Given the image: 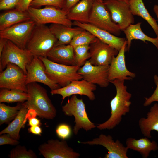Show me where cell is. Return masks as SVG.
Instances as JSON below:
<instances>
[{
	"label": "cell",
	"mask_w": 158,
	"mask_h": 158,
	"mask_svg": "<svg viewBox=\"0 0 158 158\" xmlns=\"http://www.w3.org/2000/svg\"><path fill=\"white\" fill-rule=\"evenodd\" d=\"M98 39L90 32L84 30L75 36L70 44L73 47L91 44L96 41Z\"/></svg>",
	"instance_id": "obj_31"
},
{
	"label": "cell",
	"mask_w": 158,
	"mask_h": 158,
	"mask_svg": "<svg viewBox=\"0 0 158 158\" xmlns=\"http://www.w3.org/2000/svg\"><path fill=\"white\" fill-rule=\"evenodd\" d=\"M126 144L128 149L138 152L144 158H148L151 151L158 149V145L156 141H151L146 137L138 140L131 137L128 138Z\"/></svg>",
	"instance_id": "obj_23"
},
{
	"label": "cell",
	"mask_w": 158,
	"mask_h": 158,
	"mask_svg": "<svg viewBox=\"0 0 158 158\" xmlns=\"http://www.w3.org/2000/svg\"><path fill=\"white\" fill-rule=\"evenodd\" d=\"M73 47L76 65L81 67L90 58V45L78 46Z\"/></svg>",
	"instance_id": "obj_32"
},
{
	"label": "cell",
	"mask_w": 158,
	"mask_h": 158,
	"mask_svg": "<svg viewBox=\"0 0 158 158\" xmlns=\"http://www.w3.org/2000/svg\"><path fill=\"white\" fill-rule=\"evenodd\" d=\"M49 28L57 39L55 46L69 44L75 36L85 30L79 27H72L59 24L51 23Z\"/></svg>",
	"instance_id": "obj_21"
},
{
	"label": "cell",
	"mask_w": 158,
	"mask_h": 158,
	"mask_svg": "<svg viewBox=\"0 0 158 158\" xmlns=\"http://www.w3.org/2000/svg\"><path fill=\"white\" fill-rule=\"evenodd\" d=\"M28 97L22 103L28 109H32L40 117L53 120L56 115V110L49 99L46 90L37 82L26 85Z\"/></svg>",
	"instance_id": "obj_2"
},
{
	"label": "cell",
	"mask_w": 158,
	"mask_h": 158,
	"mask_svg": "<svg viewBox=\"0 0 158 158\" xmlns=\"http://www.w3.org/2000/svg\"><path fill=\"white\" fill-rule=\"evenodd\" d=\"M119 0L124 1L128 3H129V0Z\"/></svg>",
	"instance_id": "obj_46"
},
{
	"label": "cell",
	"mask_w": 158,
	"mask_h": 158,
	"mask_svg": "<svg viewBox=\"0 0 158 158\" xmlns=\"http://www.w3.org/2000/svg\"><path fill=\"white\" fill-rule=\"evenodd\" d=\"M39 57L44 64L45 73L48 78L61 87L67 85L73 80L82 79L78 73L80 67L56 63L47 57Z\"/></svg>",
	"instance_id": "obj_4"
},
{
	"label": "cell",
	"mask_w": 158,
	"mask_h": 158,
	"mask_svg": "<svg viewBox=\"0 0 158 158\" xmlns=\"http://www.w3.org/2000/svg\"><path fill=\"white\" fill-rule=\"evenodd\" d=\"M28 130L30 133L39 136H41L42 133V129L39 126H30Z\"/></svg>",
	"instance_id": "obj_41"
},
{
	"label": "cell",
	"mask_w": 158,
	"mask_h": 158,
	"mask_svg": "<svg viewBox=\"0 0 158 158\" xmlns=\"http://www.w3.org/2000/svg\"><path fill=\"white\" fill-rule=\"evenodd\" d=\"M26 85L31 83L39 82L47 85L51 90L61 87L48 78L45 73L44 64L39 57L33 56L31 62L26 65Z\"/></svg>",
	"instance_id": "obj_16"
},
{
	"label": "cell",
	"mask_w": 158,
	"mask_h": 158,
	"mask_svg": "<svg viewBox=\"0 0 158 158\" xmlns=\"http://www.w3.org/2000/svg\"><path fill=\"white\" fill-rule=\"evenodd\" d=\"M33 56L26 49L19 48L8 40L0 56V72L8 63H11L18 66L26 74V66L31 62Z\"/></svg>",
	"instance_id": "obj_7"
},
{
	"label": "cell",
	"mask_w": 158,
	"mask_h": 158,
	"mask_svg": "<svg viewBox=\"0 0 158 158\" xmlns=\"http://www.w3.org/2000/svg\"><path fill=\"white\" fill-rule=\"evenodd\" d=\"M28 125L30 126H40L42 125L41 120L35 117L28 119Z\"/></svg>",
	"instance_id": "obj_42"
},
{
	"label": "cell",
	"mask_w": 158,
	"mask_h": 158,
	"mask_svg": "<svg viewBox=\"0 0 158 158\" xmlns=\"http://www.w3.org/2000/svg\"><path fill=\"white\" fill-rule=\"evenodd\" d=\"M109 65L96 66L91 64L87 60L78 71L82 79L102 87H107L110 81L108 79Z\"/></svg>",
	"instance_id": "obj_13"
},
{
	"label": "cell",
	"mask_w": 158,
	"mask_h": 158,
	"mask_svg": "<svg viewBox=\"0 0 158 158\" xmlns=\"http://www.w3.org/2000/svg\"><path fill=\"white\" fill-rule=\"evenodd\" d=\"M124 80L115 79L110 81L115 86L116 93L111 100V115L106 121L98 124L96 127L100 130L112 129L121 122L122 116L128 113L131 104L132 94L128 92Z\"/></svg>",
	"instance_id": "obj_1"
},
{
	"label": "cell",
	"mask_w": 158,
	"mask_h": 158,
	"mask_svg": "<svg viewBox=\"0 0 158 158\" xmlns=\"http://www.w3.org/2000/svg\"><path fill=\"white\" fill-rule=\"evenodd\" d=\"M26 11L36 24H59L69 27L73 25V23L67 16L68 12L63 9L51 6H46L42 8L30 6Z\"/></svg>",
	"instance_id": "obj_6"
},
{
	"label": "cell",
	"mask_w": 158,
	"mask_h": 158,
	"mask_svg": "<svg viewBox=\"0 0 158 158\" xmlns=\"http://www.w3.org/2000/svg\"><path fill=\"white\" fill-rule=\"evenodd\" d=\"M26 74L17 65L8 63L0 73V88L16 89L27 93Z\"/></svg>",
	"instance_id": "obj_10"
},
{
	"label": "cell",
	"mask_w": 158,
	"mask_h": 158,
	"mask_svg": "<svg viewBox=\"0 0 158 158\" xmlns=\"http://www.w3.org/2000/svg\"><path fill=\"white\" fill-rule=\"evenodd\" d=\"M88 23L117 36H119L121 33V31L119 26L113 21L103 2L95 0Z\"/></svg>",
	"instance_id": "obj_8"
},
{
	"label": "cell",
	"mask_w": 158,
	"mask_h": 158,
	"mask_svg": "<svg viewBox=\"0 0 158 158\" xmlns=\"http://www.w3.org/2000/svg\"><path fill=\"white\" fill-rule=\"evenodd\" d=\"M22 103L18 102L15 106H7L4 103H0V125L9 123L13 120L22 106Z\"/></svg>",
	"instance_id": "obj_30"
},
{
	"label": "cell",
	"mask_w": 158,
	"mask_h": 158,
	"mask_svg": "<svg viewBox=\"0 0 158 158\" xmlns=\"http://www.w3.org/2000/svg\"><path fill=\"white\" fill-rule=\"evenodd\" d=\"M57 41L49 27L36 23L27 43L26 49L33 56L47 57Z\"/></svg>",
	"instance_id": "obj_3"
},
{
	"label": "cell",
	"mask_w": 158,
	"mask_h": 158,
	"mask_svg": "<svg viewBox=\"0 0 158 158\" xmlns=\"http://www.w3.org/2000/svg\"><path fill=\"white\" fill-rule=\"evenodd\" d=\"M55 63L69 66H77L73 47L70 44L55 46L47 57Z\"/></svg>",
	"instance_id": "obj_20"
},
{
	"label": "cell",
	"mask_w": 158,
	"mask_h": 158,
	"mask_svg": "<svg viewBox=\"0 0 158 158\" xmlns=\"http://www.w3.org/2000/svg\"><path fill=\"white\" fill-rule=\"evenodd\" d=\"M22 106L18 113L13 121L8 126L0 132V134H7L14 139L19 140L20 138V132L25 125V120L28 109L22 103Z\"/></svg>",
	"instance_id": "obj_27"
},
{
	"label": "cell",
	"mask_w": 158,
	"mask_h": 158,
	"mask_svg": "<svg viewBox=\"0 0 158 158\" xmlns=\"http://www.w3.org/2000/svg\"><path fill=\"white\" fill-rule=\"evenodd\" d=\"M81 144L90 145H100L104 147L108 150L105 158H128V149L118 140L114 141L110 135L101 134L98 137L92 140L79 142Z\"/></svg>",
	"instance_id": "obj_14"
},
{
	"label": "cell",
	"mask_w": 158,
	"mask_h": 158,
	"mask_svg": "<svg viewBox=\"0 0 158 158\" xmlns=\"http://www.w3.org/2000/svg\"><path fill=\"white\" fill-rule=\"evenodd\" d=\"M127 45L126 41L109 65L108 79L110 82L115 79L131 80L136 76L135 74L129 71L126 66L125 53L126 51Z\"/></svg>",
	"instance_id": "obj_18"
},
{
	"label": "cell",
	"mask_w": 158,
	"mask_h": 158,
	"mask_svg": "<svg viewBox=\"0 0 158 158\" xmlns=\"http://www.w3.org/2000/svg\"><path fill=\"white\" fill-rule=\"evenodd\" d=\"M31 20L26 11L16 9L11 10L0 14V31L17 24Z\"/></svg>",
	"instance_id": "obj_26"
},
{
	"label": "cell",
	"mask_w": 158,
	"mask_h": 158,
	"mask_svg": "<svg viewBox=\"0 0 158 158\" xmlns=\"http://www.w3.org/2000/svg\"><path fill=\"white\" fill-rule=\"evenodd\" d=\"M7 39L3 37H0V56L1 55L4 46Z\"/></svg>",
	"instance_id": "obj_44"
},
{
	"label": "cell",
	"mask_w": 158,
	"mask_h": 158,
	"mask_svg": "<svg viewBox=\"0 0 158 158\" xmlns=\"http://www.w3.org/2000/svg\"><path fill=\"white\" fill-rule=\"evenodd\" d=\"M33 0H19L15 9L23 11H26Z\"/></svg>",
	"instance_id": "obj_39"
},
{
	"label": "cell",
	"mask_w": 158,
	"mask_h": 158,
	"mask_svg": "<svg viewBox=\"0 0 158 158\" xmlns=\"http://www.w3.org/2000/svg\"><path fill=\"white\" fill-rule=\"evenodd\" d=\"M96 89V85L82 79L73 80L65 87L51 90L50 93L52 95H60L62 96V104L66 97L76 95L86 96L90 100L94 101L96 97L93 91Z\"/></svg>",
	"instance_id": "obj_15"
},
{
	"label": "cell",
	"mask_w": 158,
	"mask_h": 158,
	"mask_svg": "<svg viewBox=\"0 0 158 158\" xmlns=\"http://www.w3.org/2000/svg\"><path fill=\"white\" fill-rule=\"evenodd\" d=\"M153 78L156 88L150 96L148 98H145V100L143 104V106L145 107L149 106L154 102H158V76L155 75Z\"/></svg>",
	"instance_id": "obj_36"
},
{
	"label": "cell",
	"mask_w": 158,
	"mask_h": 158,
	"mask_svg": "<svg viewBox=\"0 0 158 158\" xmlns=\"http://www.w3.org/2000/svg\"><path fill=\"white\" fill-rule=\"evenodd\" d=\"M37 116V113L36 111L32 109H28L26 114L24 123L25 124L27 119L28 120L32 118L36 117Z\"/></svg>",
	"instance_id": "obj_43"
},
{
	"label": "cell",
	"mask_w": 158,
	"mask_h": 158,
	"mask_svg": "<svg viewBox=\"0 0 158 158\" xmlns=\"http://www.w3.org/2000/svg\"><path fill=\"white\" fill-rule=\"evenodd\" d=\"M131 12L134 15L141 17L146 20L158 36V24L157 20L150 14L145 8L142 0H129Z\"/></svg>",
	"instance_id": "obj_28"
},
{
	"label": "cell",
	"mask_w": 158,
	"mask_h": 158,
	"mask_svg": "<svg viewBox=\"0 0 158 158\" xmlns=\"http://www.w3.org/2000/svg\"><path fill=\"white\" fill-rule=\"evenodd\" d=\"M138 125L142 133L149 138H151V132H158V104L152 106L146 117H142L138 121Z\"/></svg>",
	"instance_id": "obj_24"
},
{
	"label": "cell",
	"mask_w": 158,
	"mask_h": 158,
	"mask_svg": "<svg viewBox=\"0 0 158 158\" xmlns=\"http://www.w3.org/2000/svg\"><path fill=\"white\" fill-rule=\"evenodd\" d=\"M38 150L45 158H78L80 156L63 140H49L40 145Z\"/></svg>",
	"instance_id": "obj_12"
},
{
	"label": "cell",
	"mask_w": 158,
	"mask_h": 158,
	"mask_svg": "<svg viewBox=\"0 0 158 158\" xmlns=\"http://www.w3.org/2000/svg\"><path fill=\"white\" fill-rule=\"evenodd\" d=\"M0 145H17L19 144L18 140L11 138L7 134L0 135Z\"/></svg>",
	"instance_id": "obj_38"
},
{
	"label": "cell",
	"mask_w": 158,
	"mask_h": 158,
	"mask_svg": "<svg viewBox=\"0 0 158 158\" xmlns=\"http://www.w3.org/2000/svg\"><path fill=\"white\" fill-rule=\"evenodd\" d=\"M73 25L87 30L103 42L113 47L118 51L126 41V39L116 36L106 30L98 28L89 23L74 21Z\"/></svg>",
	"instance_id": "obj_19"
},
{
	"label": "cell",
	"mask_w": 158,
	"mask_h": 158,
	"mask_svg": "<svg viewBox=\"0 0 158 158\" xmlns=\"http://www.w3.org/2000/svg\"><path fill=\"white\" fill-rule=\"evenodd\" d=\"M118 52L115 48L98 39L90 45V56L88 60L94 65H109Z\"/></svg>",
	"instance_id": "obj_17"
},
{
	"label": "cell",
	"mask_w": 158,
	"mask_h": 158,
	"mask_svg": "<svg viewBox=\"0 0 158 158\" xmlns=\"http://www.w3.org/2000/svg\"><path fill=\"white\" fill-rule=\"evenodd\" d=\"M94 1L81 0L68 11V18L71 21L88 23Z\"/></svg>",
	"instance_id": "obj_22"
},
{
	"label": "cell",
	"mask_w": 158,
	"mask_h": 158,
	"mask_svg": "<svg viewBox=\"0 0 158 158\" xmlns=\"http://www.w3.org/2000/svg\"><path fill=\"white\" fill-rule=\"evenodd\" d=\"M56 133L58 137L62 140H65L71 136L72 130L70 125L62 123L57 126L56 129Z\"/></svg>",
	"instance_id": "obj_35"
},
{
	"label": "cell",
	"mask_w": 158,
	"mask_h": 158,
	"mask_svg": "<svg viewBox=\"0 0 158 158\" xmlns=\"http://www.w3.org/2000/svg\"><path fill=\"white\" fill-rule=\"evenodd\" d=\"M103 3L109 12L113 21L123 31L134 23L129 3L119 0H104Z\"/></svg>",
	"instance_id": "obj_9"
},
{
	"label": "cell",
	"mask_w": 158,
	"mask_h": 158,
	"mask_svg": "<svg viewBox=\"0 0 158 158\" xmlns=\"http://www.w3.org/2000/svg\"><path fill=\"white\" fill-rule=\"evenodd\" d=\"M19 0H0V10H7L15 8Z\"/></svg>",
	"instance_id": "obj_37"
},
{
	"label": "cell",
	"mask_w": 158,
	"mask_h": 158,
	"mask_svg": "<svg viewBox=\"0 0 158 158\" xmlns=\"http://www.w3.org/2000/svg\"><path fill=\"white\" fill-rule=\"evenodd\" d=\"M65 0H33L30 3V6L39 8L42 6H51L62 9Z\"/></svg>",
	"instance_id": "obj_34"
},
{
	"label": "cell",
	"mask_w": 158,
	"mask_h": 158,
	"mask_svg": "<svg viewBox=\"0 0 158 158\" xmlns=\"http://www.w3.org/2000/svg\"><path fill=\"white\" fill-rule=\"evenodd\" d=\"M10 158H36L37 156L32 150H28L24 146L18 145L10 151Z\"/></svg>",
	"instance_id": "obj_33"
},
{
	"label": "cell",
	"mask_w": 158,
	"mask_h": 158,
	"mask_svg": "<svg viewBox=\"0 0 158 158\" xmlns=\"http://www.w3.org/2000/svg\"><path fill=\"white\" fill-rule=\"evenodd\" d=\"M96 0L100 3H103V0Z\"/></svg>",
	"instance_id": "obj_47"
},
{
	"label": "cell",
	"mask_w": 158,
	"mask_h": 158,
	"mask_svg": "<svg viewBox=\"0 0 158 158\" xmlns=\"http://www.w3.org/2000/svg\"><path fill=\"white\" fill-rule=\"evenodd\" d=\"M62 109L65 115L74 117L75 125L73 132L75 135L78 134L81 129L88 131L97 127L89 118L83 99H79L76 95H72L68 99L66 104L62 106Z\"/></svg>",
	"instance_id": "obj_5"
},
{
	"label": "cell",
	"mask_w": 158,
	"mask_h": 158,
	"mask_svg": "<svg viewBox=\"0 0 158 158\" xmlns=\"http://www.w3.org/2000/svg\"><path fill=\"white\" fill-rule=\"evenodd\" d=\"M36 23L32 20L20 23L1 31L0 37L5 38L23 49L27 43Z\"/></svg>",
	"instance_id": "obj_11"
},
{
	"label": "cell",
	"mask_w": 158,
	"mask_h": 158,
	"mask_svg": "<svg viewBox=\"0 0 158 158\" xmlns=\"http://www.w3.org/2000/svg\"><path fill=\"white\" fill-rule=\"evenodd\" d=\"M81 0H65L63 9L68 11Z\"/></svg>",
	"instance_id": "obj_40"
},
{
	"label": "cell",
	"mask_w": 158,
	"mask_h": 158,
	"mask_svg": "<svg viewBox=\"0 0 158 158\" xmlns=\"http://www.w3.org/2000/svg\"><path fill=\"white\" fill-rule=\"evenodd\" d=\"M27 93L16 89L0 88V103H23L28 98Z\"/></svg>",
	"instance_id": "obj_29"
},
{
	"label": "cell",
	"mask_w": 158,
	"mask_h": 158,
	"mask_svg": "<svg viewBox=\"0 0 158 158\" xmlns=\"http://www.w3.org/2000/svg\"><path fill=\"white\" fill-rule=\"evenodd\" d=\"M141 22H139L135 24H131L123 31L126 37V51H129L133 40H140L144 42H146V41L150 42L158 48V42L157 37L152 38L144 33L141 28Z\"/></svg>",
	"instance_id": "obj_25"
},
{
	"label": "cell",
	"mask_w": 158,
	"mask_h": 158,
	"mask_svg": "<svg viewBox=\"0 0 158 158\" xmlns=\"http://www.w3.org/2000/svg\"><path fill=\"white\" fill-rule=\"evenodd\" d=\"M153 10L157 17V21H158V5H155L154 6ZM157 38L158 39V36L157 37ZM157 49H158V48Z\"/></svg>",
	"instance_id": "obj_45"
}]
</instances>
